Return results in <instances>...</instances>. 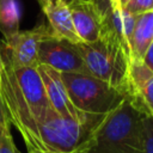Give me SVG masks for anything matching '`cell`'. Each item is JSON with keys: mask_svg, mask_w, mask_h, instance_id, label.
Masks as SVG:
<instances>
[{"mask_svg": "<svg viewBox=\"0 0 153 153\" xmlns=\"http://www.w3.org/2000/svg\"><path fill=\"white\" fill-rule=\"evenodd\" d=\"M123 8L129 13L137 16L145 12L153 11V0H129Z\"/></svg>", "mask_w": 153, "mask_h": 153, "instance_id": "cell-16", "label": "cell"}, {"mask_svg": "<svg viewBox=\"0 0 153 153\" xmlns=\"http://www.w3.org/2000/svg\"><path fill=\"white\" fill-rule=\"evenodd\" d=\"M84 59L86 73L115 86L131 92L129 66L131 59L118 37L103 26L100 36L92 43H78ZM133 94V93H131Z\"/></svg>", "mask_w": 153, "mask_h": 153, "instance_id": "cell-3", "label": "cell"}, {"mask_svg": "<svg viewBox=\"0 0 153 153\" xmlns=\"http://www.w3.org/2000/svg\"><path fill=\"white\" fill-rule=\"evenodd\" d=\"M2 69H4V61H2L1 50H0V81H1V74H2Z\"/></svg>", "mask_w": 153, "mask_h": 153, "instance_id": "cell-20", "label": "cell"}, {"mask_svg": "<svg viewBox=\"0 0 153 153\" xmlns=\"http://www.w3.org/2000/svg\"><path fill=\"white\" fill-rule=\"evenodd\" d=\"M140 153H153V116L146 115L141 123Z\"/></svg>", "mask_w": 153, "mask_h": 153, "instance_id": "cell-13", "label": "cell"}, {"mask_svg": "<svg viewBox=\"0 0 153 153\" xmlns=\"http://www.w3.org/2000/svg\"><path fill=\"white\" fill-rule=\"evenodd\" d=\"M48 19V26L51 31V35L57 38H63L73 43H81L80 38L78 37L72 16L68 8V5L65 2H55L51 4L48 0H38Z\"/></svg>", "mask_w": 153, "mask_h": 153, "instance_id": "cell-10", "label": "cell"}, {"mask_svg": "<svg viewBox=\"0 0 153 153\" xmlns=\"http://www.w3.org/2000/svg\"><path fill=\"white\" fill-rule=\"evenodd\" d=\"M27 153H45V152H42V151H29Z\"/></svg>", "mask_w": 153, "mask_h": 153, "instance_id": "cell-23", "label": "cell"}, {"mask_svg": "<svg viewBox=\"0 0 153 153\" xmlns=\"http://www.w3.org/2000/svg\"><path fill=\"white\" fill-rule=\"evenodd\" d=\"M0 153H22L14 143L11 126H0Z\"/></svg>", "mask_w": 153, "mask_h": 153, "instance_id": "cell-15", "label": "cell"}, {"mask_svg": "<svg viewBox=\"0 0 153 153\" xmlns=\"http://www.w3.org/2000/svg\"><path fill=\"white\" fill-rule=\"evenodd\" d=\"M134 97L139 98L147 114L153 116V75L142 85V87L135 93Z\"/></svg>", "mask_w": 153, "mask_h": 153, "instance_id": "cell-14", "label": "cell"}, {"mask_svg": "<svg viewBox=\"0 0 153 153\" xmlns=\"http://www.w3.org/2000/svg\"><path fill=\"white\" fill-rule=\"evenodd\" d=\"M0 126H11L8 120H7V116L5 114V110H4V106H2V102L0 99Z\"/></svg>", "mask_w": 153, "mask_h": 153, "instance_id": "cell-18", "label": "cell"}, {"mask_svg": "<svg viewBox=\"0 0 153 153\" xmlns=\"http://www.w3.org/2000/svg\"><path fill=\"white\" fill-rule=\"evenodd\" d=\"M20 8L17 0H0V32L4 41L11 39L19 32Z\"/></svg>", "mask_w": 153, "mask_h": 153, "instance_id": "cell-12", "label": "cell"}, {"mask_svg": "<svg viewBox=\"0 0 153 153\" xmlns=\"http://www.w3.org/2000/svg\"><path fill=\"white\" fill-rule=\"evenodd\" d=\"M142 62L153 72V42L147 48V50H146V53L142 57Z\"/></svg>", "mask_w": 153, "mask_h": 153, "instance_id": "cell-17", "label": "cell"}, {"mask_svg": "<svg viewBox=\"0 0 153 153\" xmlns=\"http://www.w3.org/2000/svg\"><path fill=\"white\" fill-rule=\"evenodd\" d=\"M61 78L72 104L84 114L106 115L133 96L88 73H61Z\"/></svg>", "mask_w": 153, "mask_h": 153, "instance_id": "cell-4", "label": "cell"}, {"mask_svg": "<svg viewBox=\"0 0 153 153\" xmlns=\"http://www.w3.org/2000/svg\"><path fill=\"white\" fill-rule=\"evenodd\" d=\"M148 115L139 98L129 96L104 115L88 137L73 153H140V131Z\"/></svg>", "mask_w": 153, "mask_h": 153, "instance_id": "cell-2", "label": "cell"}, {"mask_svg": "<svg viewBox=\"0 0 153 153\" xmlns=\"http://www.w3.org/2000/svg\"><path fill=\"white\" fill-rule=\"evenodd\" d=\"M104 117L96 116L90 121L63 117L51 106L37 122L39 151L45 153H73L91 134Z\"/></svg>", "mask_w": 153, "mask_h": 153, "instance_id": "cell-5", "label": "cell"}, {"mask_svg": "<svg viewBox=\"0 0 153 153\" xmlns=\"http://www.w3.org/2000/svg\"><path fill=\"white\" fill-rule=\"evenodd\" d=\"M96 2H97V5L99 6V8L103 11V13H104V11H105V8L108 7V5H109V0H94Z\"/></svg>", "mask_w": 153, "mask_h": 153, "instance_id": "cell-19", "label": "cell"}, {"mask_svg": "<svg viewBox=\"0 0 153 153\" xmlns=\"http://www.w3.org/2000/svg\"><path fill=\"white\" fill-rule=\"evenodd\" d=\"M2 61L0 99L7 120L19 131L27 152L39 151L37 122L50 104L37 66L13 69Z\"/></svg>", "mask_w": 153, "mask_h": 153, "instance_id": "cell-1", "label": "cell"}, {"mask_svg": "<svg viewBox=\"0 0 153 153\" xmlns=\"http://www.w3.org/2000/svg\"><path fill=\"white\" fill-rule=\"evenodd\" d=\"M49 2H51V4H55V2H65V4H68V2H71L72 0H48Z\"/></svg>", "mask_w": 153, "mask_h": 153, "instance_id": "cell-21", "label": "cell"}, {"mask_svg": "<svg viewBox=\"0 0 153 153\" xmlns=\"http://www.w3.org/2000/svg\"><path fill=\"white\" fill-rule=\"evenodd\" d=\"M37 60L38 65L49 66L60 73H86L78 43L57 38L53 35L41 41Z\"/></svg>", "mask_w": 153, "mask_h": 153, "instance_id": "cell-7", "label": "cell"}, {"mask_svg": "<svg viewBox=\"0 0 153 153\" xmlns=\"http://www.w3.org/2000/svg\"><path fill=\"white\" fill-rule=\"evenodd\" d=\"M117 1H118V4H120L122 7H124V5H126V4H127L129 0H117Z\"/></svg>", "mask_w": 153, "mask_h": 153, "instance_id": "cell-22", "label": "cell"}, {"mask_svg": "<svg viewBox=\"0 0 153 153\" xmlns=\"http://www.w3.org/2000/svg\"><path fill=\"white\" fill-rule=\"evenodd\" d=\"M74 30L84 43H92L100 36L103 29V11L94 0H72L67 4Z\"/></svg>", "mask_w": 153, "mask_h": 153, "instance_id": "cell-9", "label": "cell"}, {"mask_svg": "<svg viewBox=\"0 0 153 153\" xmlns=\"http://www.w3.org/2000/svg\"><path fill=\"white\" fill-rule=\"evenodd\" d=\"M37 71L42 79L48 102L57 114L78 121H90L96 116H100L84 114L72 104L60 72L45 65H37Z\"/></svg>", "mask_w": 153, "mask_h": 153, "instance_id": "cell-8", "label": "cell"}, {"mask_svg": "<svg viewBox=\"0 0 153 153\" xmlns=\"http://www.w3.org/2000/svg\"><path fill=\"white\" fill-rule=\"evenodd\" d=\"M153 42V11L136 16L130 37V53L133 60H142L147 48Z\"/></svg>", "mask_w": 153, "mask_h": 153, "instance_id": "cell-11", "label": "cell"}, {"mask_svg": "<svg viewBox=\"0 0 153 153\" xmlns=\"http://www.w3.org/2000/svg\"><path fill=\"white\" fill-rule=\"evenodd\" d=\"M49 35H51V31L45 24H39L29 30H19L11 39L4 41V47H0L1 56L13 69L36 67L38 65L39 43Z\"/></svg>", "mask_w": 153, "mask_h": 153, "instance_id": "cell-6", "label": "cell"}]
</instances>
